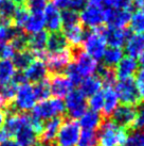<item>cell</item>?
<instances>
[{"instance_id":"1","label":"cell","mask_w":144,"mask_h":146,"mask_svg":"<svg viewBox=\"0 0 144 146\" xmlns=\"http://www.w3.org/2000/svg\"><path fill=\"white\" fill-rule=\"evenodd\" d=\"M126 128L118 125L112 119L102 122L96 134V143L100 146H124L127 142Z\"/></svg>"},{"instance_id":"2","label":"cell","mask_w":144,"mask_h":146,"mask_svg":"<svg viewBox=\"0 0 144 146\" xmlns=\"http://www.w3.org/2000/svg\"><path fill=\"white\" fill-rule=\"evenodd\" d=\"M36 104L37 99L33 91V86L30 83H24L17 88L13 102L4 110H8V114L26 113L32 110Z\"/></svg>"},{"instance_id":"3","label":"cell","mask_w":144,"mask_h":146,"mask_svg":"<svg viewBox=\"0 0 144 146\" xmlns=\"http://www.w3.org/2000/svg\"><path fill=\"white\" fill-rule=\"evenodd\" d=\"M65 113L64 102L60 98H48L41 102H38L32 109L33 117L44 123L51 118L60 117Z\"/></svg>"},{"instance_id":"4","label":"cell","mask_w":144,"mask_h":146,"mask_svg":"<svg viewBox=\"0 0 144 146\" xmlns=\"http://www.w3.org/2000/svg\"><path fill=\"white\" fill-rule=\"evenodd\" d=\"M82 48L85 53L94 59L96 61H100L103 59L104 52L107 48V44L105 41L103 29H94L90 32L86 33L84 37V41L82 43Z\"/></svg>"},{"instance_id":"5","label":"cell","mask_w":144,"mask_h":146,"mask_svg":"<svg viewBox=\"0 0 144 146\" xmlns=\"http://www.w3.org/2000/svg\"><path fill=\"white\" fill-rule=\"evenodd\" d=\"M81 127L75 119H67L62 123L55 141L58 146H76L80 140Z\"/></svg>"},{"instance_id":"6","label":"cell","mask_w":144,"mask_h":146,"mask_svg":"<svg viewBox=\"0 0 144 146\" xmlns=\"http://www.w3.org/2000/svg\"><path fill=\"white\" fill-rule=\"evenodd\" d=\"M115 90L119 100L123 105L135 106L142 100L136 86L135 80L132 78L126 79V80H119L116 83Z\"/></svg>"},{"instance_id":"7","label":"cell","mask_w":144,"mask_h":146,"mask_svg":"<svg viewBox=\"0 0 144 146\" xmlns=\"http://www.w3.org/2000/svg\"><path fill=\"white\" fill-rule=\"evenodd\" d=\"M65 98V112L68 113L71 119L80 118L87 110V99L79 90H72Z\"/></svg>"},{"instance_id":"8","label":"cell","mask_w":144,"mask_h":146,"mask_svg":"<svg viewBox=\"0 0 144 146\" xmlns=\"http://www.w3.org/2000/svg\"><path fill=\"white\" fill-rule=\"evenodd\" d=\"M73 52V62L72 65L74 66L76 72L79 73L82 79L86 77L96 75L99 69L98 61L92 59L90 56L85 53L83 50H72Z\"/></svg>"},{"instance_id":"9","label":"cell","mask_w":144,"mask_h":146,"mask_svg":"<svg viewBox=\"0 0 144 146\" xmlns=\"http://www.w3.org/2000/svg\"><path fill=\"white\" fill-rule=\"evenodd\" d=\"M80 23L83 27L91 30L101 28L105 24V10L86 4L79 13Z\"/></svg>"},{"instance_id":"10","label":"cell","mask_w":144,"mask_h":146,"mask_svg":"<svg viewBox=\"0 0 144 146\" xmlns=\"http://www.w3.org/2000/svg\"><path fill=\"white\" fill-rule=\"evenodd\" d=\"M72 60H73L72 49L68 48L60 52L47 54L45 63L47 65L49 73L55 75V74H62V72H65L66 67L71 63Z\"/></svg>"},{"instance_id":"11","label":"cell","mask_w":144,"mask_h":146,"mask_svg":"<svg viewBox=\"0 0 144 146\" xmlns=\"http://www.w3.org/2000/svg\"><path fill=\"white\" fill-rule=\"evenodd\" d=\"M14 137L19 146H34L37 143L38 134L33 128L30 114H22V124Z\"/></svg>"},{"instance_id":"12","label":"cell","mask_w":144,"mask_h":146,"mask_svg":"<svg viewBox=\"0 0 144 146\" xmlns=\"http://www.w3.org/2000/svg\"><path fill=\"white\" fill-rule=\"evenodd\" d=\"M47 40H48V32L46 30L28 35L27 49H29L35 56V59H39L43 61L46 60V58H47V52H46Z\"/></svg>"},{"instance_id":"13","label":"cell","mask_w":144,"mask_h":146,"mask_svg":"<svg viewBox=\"0 0 144 146\" xmlns=\"http://www.w3.org/2000/svg\"><path fill=\"white\" fill-rule=\"evenodd\" d=\"M132 12L122 9H105V24L108 27L118 29H125L129 24Z\"/></svg>"},{"instance_id":"14","label":"cell","mask_w":144,"mask_h":146,"mask_svg":"<svg viewBox=\"0 0 144 146\" xmlns=\"http://www.w3.org/2000/svg\"><path fill=\"white\" fill-rule=\"evenodd\" d=\"M50 85V92L55 98L66 97L72 90H73V83L65 74H55L52 75L51 79L49 80Z\"/></svg>"},{"instance_id":"15","label":"cell","mask_w":144,"mask_h":146,"mask_svg":"<svg viewBox=\"0 0 144 146\" xmlns=\"http://www.w3.org/2000/svg\"><path fill=\"white\" fill-rule=\"evenodd\" d=\"M139 68L138 60L129 56H124L115 67V75L119 80H126L132 78Z\"/></svg>"},{"instance_id":"16","label":"cell","mask_w":144,"mask_h":146,"mask_svg":"<svg viewBox=\"0 0 144 146\" xmlns=\"http://www.w3.org/2000/svg\"><path fill=\"white\" fill-rule=\"evenodd\" d=\"M45 27L49 32H58L62 29V11L56 8L54 4H47L44 11Z\"/></svg>"},{"instance_id":"17","label":"cell","mask_w":144,"mask_h":146,"mask_svg":"<svg viewBox=\"0 0 144 146\" xmlns=\"http://www.w3.org/2000/svg\"><path fill=\"white\" fill-rule=\"evenodd\" d=\"M48 68L45 61L35 59L31 64L28 66V68L24 70V77L28 82L37 83L43 80H46V77L48 75Z\"/></svg>"},{"instance_id":"18","label":"cell","mask_w":144,"mask_h":146,"mask_svg":"<svg viewBox=\"0 0 144 146\" xmlns=\"http://www.w3.org/2000/svg\"><path fill=\"white\" fill-rule=\"evenodd\" d=\"M111 115L112 121L116 124L126 128V127L132 126L134 124L135 116H136V109L134 108V106L119 105Z\"/></svg>"},{"instance_id":"19","label":"cell","mask_w":144,"mask_h":146,"mask_svg":"<svg viewBox=\"0 0 144 146\" xmlns=\"http://www.w3.org/2000/svg\"><path fill=\"white\" fill-rule=\"evenodd\" d=\"M103 34L107 46L117 48H122L129 36V33L126 29H118L111 27L103 29Z\"/></svg>"},{"instance_id":"20","label":"cell","mask_w":144,"mask_h":146,"mask_svg":"<svg viewBox=\"0 0 144 146\" xmlns=\"http://www.w3.org/2000/svg\"><path fill=\"white\" fill-rule=\"evenodd\" d=\"M124 46L127 56L137 59L144 51V33L129 34Z\"/></svg>"},{"instance_id":"21","label":"cell","mask_w":144,"mask_h":146,"mask_svg":"<svg viewBox=\"0 0 144 146\" xmlns=\"http://www.w3.org/2000/svg\"><path fill=\"white\" fill-rule=\"evenodd\" d=\"M62 123H63V121L60 117L51 118L49 121H46V123H44V125H43V129H41V132L39 134L40 141L52 144L55 141Z\"/></svg>"},{"instance_id":"22","label":"cell","mask_w":144,"mask_h":146,"mask_svg":"<svg viewBox=\"0 0 144 146\" xmlns=\"http://www.w3.org/2000/svg\"><path fill=\"white\" fill-rule=\"evenodd\" d=\"M69 44L66 37L63 33L52 32L48 34V40H47V47H46V52L47 54H52V53H57L60 51H64L68 49Z\"/></svg>"},{"instance_id":"23","label":"cell","mask_w":144,"mask_h":146,"mask_svg":"<svg viewBox=\"0 0 144 146\" xmlns=\"http://www.w3.org/2000/svg\"><path fill=\"white\" fill-rule=\"evenodd\" d=\"M79 85H80L79 91L85 97H90L103 89V82L99 77V75H92L84 78Z\"/></svg>"},{"instance_id":"24","label":"cell","mask_w":144,"mask_h":146,"mask_svg":"<svg viewBox=\"0 0 144 146\" xmlns=\"http://www.w3.org/2000/svg\"><path fill=\"white\" fill-rule=\"evenodd\" d=\"M103 122L102 116L99 112H96L93 110H86L84 114L79 118V125L81 129L83 130H90V131H96L99 129Z\"/></svg>"},{"instance_id":"25","label":"cell","mask_w":144,"mask_h":146,"mask_svg":"<svg viewBox=\"0 0 144 146\" xmlns=\"http://www.w3.org/2000/svg\"><path fill=\"white\" fill-rule=\"evenodd\" d=\"M102 92H103V97H104V107H103L102 113L106 116H109L118 108L120 100L118 98L117 92L113 86H104L102 89Z\"/></svg>"},{"instance_id":"26","label":"cell","mask_w":144,"mask_h":146,"mask_svg":"<svg viewBox=\"0 0 144 146\" xmlns=\"http://www.w3.org/2000/svg\"><path fill=\"white\" fill-rule=\"evenodd\" d=\"M63 29H64L63 34L65 35L69 45H71L73 47H79L82 45L86 32H85L84 27L81 25V23Z\"/></svg>"},{"instance_id":"27","label":"cell","mask_w":144,"mask_h":146,"mask_svg":"<svg viewBox=\"0 0 144 146\" xmlns=\"http://www.w3.org/2000/svg\"><path fill=\"white\" fill-rule=\"evenodd\" d=\"M35 60V56L29 49H24L21 51H17L11 59L13 65L16 70L24 72L28 68V66Z\"/></svg>"},{"instance_id":"28","label":"cell","mask_w":144,"mask_h":146,"mask_svg":"<svg viewBox=\"0 0 144 146\" xmlns=\"http://www.w3.org/2000/svg\"><path fill=\"white\" fill-rule=\"evenodd\" d=\"M124 57V50L117 47H107L103 56V62L106 67L115 68L118 63Z\"/></svg>"},{"instance_id":"29","label":"cell","mask_w":144,"mask_h":146,"mask_svg":"<svg viewBox=\"0 0 144 146\" xmlns=\"http://www.w3.org/2000/svg\"><path fill=\"white\" fill-rule=\"evenodd\" d=\"M45 28L44 14H31L29 16L28 21L24 26V30L27 34H34L39 31H43Z\"/></svg>"},{"instance_id":"30","label":"cell","mask_w":144,"mask_h":146,"mask_svg":"<svg viewBox=\"0 0 144 146\" xmlns=\"http://www.w3.org/2000/svg\"><path fill=\"white\" fill-rule=\"evenodd\" d=\"M129 28L134 33H144V8H138L130 15Z\"/></svg>"},{"instance_id":"31","label":"cell","mask_w":144,"mask_h":146,"mask_svg":"<svg viewBox=\"0 0 144 146\" xmlns=\"http://www.w3.org/2000/svg\"><path fill=\"white\" fill-rule=\"evenodd\" d=\"M16 69L11 60H0V84L11 82Z\"/></svg>"},{"instance_id":"32","label":"cell","mask_w":144,"mask_h":146,"mask_svg":"<svg viewBox=\"0 0 144 146\" xmlns=\"http://www.w3.org/2000/svg\"><path fill=\"white\" fill-rule=\"evenodd\" d=\"M9 43L11 44L13 49L15 50V52L17 51H21L27 49V43H28V34L24 32L22 29H19L17 33L9 41Z\"/></svg>"},{"instance_id":"33","label":"cell","mask_w":144,"mask_h":146,"mask_svg":"<svg viewBox=\"0 0 144 146\" xmlns=\"http://www.w3.org/2000/svg\"><path fill=\"white\" fill-rule=\"evenodd\" d=\"M32 86L37 102L50 98L51 92H50V85H49L48 80H43L40 82L34 83V85H32Z\"/></svg>"},{"instance_id":"34","label":"cell","mask_w":144,"mask_h":146,"mask_svg":"<svg viewBox=\"0 0 144 146\" xmlns=\"http://www.w3.org/2000/svg\"><path fill=\"white\" fill-rule=\"evenodd\" d=\"M29 16H30V13L27 11L24 5H17L12 18L13 26L16 27V28L22 29L27 21H28Z\"/></svg>"},{"instance_id":"35","label":"cell","mask_w":144,"mask_h":146,"mask_svg":"<svg viewBox=\"0 0 144 146\" xmlns=\"http://www.w3.org/2000/svg\"><path fill=\"white\" fill-rule=\"evenodd\" d=\"M80 23L79 12L74 10H64L62 11V28H67L70 26H73Z\"/></svg>"},{"instance_id":"36","label":"cell","mask_w":144,"mask_h":146,"mask_svg":"<svg viewBox=\"0 0 144 146\" xmlns=\"http://www.w3.org/2000/svg\"><path fill=\"white\" fill-rule=\"evenodd\" d=\"M24 5L31 14H41L47 7V0H24Z\"/></svg>"},{"instance_id":"37","label":"cell","mask_w":144,"mask_h":146,"mask_svg":"<svg viewBox=\"0 0 144 146\" xmlns=\"http://www.w3.org/2000/svg\"><path fill=\"white\" fill-rule=\"evenodd\" d=\"M98 72H99V77L101 78V80L103 82V85H105V86H113V84L116 83L117 80L113 69L104 66L103 68L98 69Z\"/></svg>"},{"instance_id":"38","label":"cell","mask_w":144,"mask_h":146,"mask_svg":"<svg viewBox=\"0 0 144 146\" xmlns=\"http://www.w3.org/2000/svg\"><path fill=\"white\" fill-rule=\"evenodd\" d=\"M96 131L90 130H82L81 131L79 146H96Z\"/></svg>"},{"instance_id":"39","label":"cell","mask_w":144,"mask_h":146,"mask_svg":"<svg viewBox=\"0 0 144 146\" xmlns=\"http://www.w3.org/2000/svg\"><path fill=\"white\" fill-rule=\"evenodd\" d=\"M87 104L90 107V110H93L96 112H102L103 111V107H104V97H103V92L101 90L100 92L92 95L89 97V100Z\"/></svg>"},{"instance_id":"40","label":"cell","mask_w":144,"mask_h":146,"mask_svg":"<svg viewBox=\"0 0 144 146\" xmlns=\"http://www.w3.org/2000/svg\"><path fill=\"white\" fill-rule=\"evenodd\" d=\"M17 5L11 0H1L0 2V16L12 19Z\"/></svg>"},{"instance_id":"41","label":"cell","mask_w":144,"mask_h":146,"mask_svg":"<svg viewBox=\"0 0 144 146\" xmlns=\"http://www.w3.org/2000/svg\"><path fill=\"white\" fill-rule=\"evenodd\" d=\"M134 5V0H106V8L130 10Z\"/></svg>"},{"instance_id":"42","label":"cell","mask_w":144,"mask_h":146,"mask_svg":"<svg viewBox=\"0 0 144 146\" xmlns=\"http://www.w3.org/2000/svg\"><path fill=\"white\" fill-rule=\"evenodd\" d=\"M126 144L132 146H144V129L136 130L134 133L128 135Z\"/></svg>"},{"instance_id":"43","label":"cell","mask_w":144,"mask_h":146,"mask_svg":"<svg viewBox=\"0 0 144 146\" xmlns=\"http://www.w3.org/2000/svg\"><path fill=\"white\" fill-rule=\"evenodd\" d=\"M132 127L136 130L144 129V104H141L136 109V116Z\"/></svg>"},{"instance_id":"44","label":"cell","mask_w":144,"mask_h":146,"mask_svg":"<svg viewBox=\"0 0 144 146\" xmlns=\"http://www.w3.org/2000/svg\"><path fill=\"white\" fill-rule=\"evenodd\" d=\"M19 28H16L14 26H11L9 28H4V27H0V44H2L4 42H9L12 38Z\"/></svg>"},{"instance_id":"45","label":"cell","mask_w":144,"mask_h":146,"mask_svg":"<svg viewBox=\"0 0 144 146\" xmlns=\"http://www.w3.org/2000/svg\"><path fill=\"white\" fill-rule=\"evenodd\" d=\"M14 54L15 50L13 49L9 42L0 44V60H11Z\"/></svg>"},{"instance_id":"46","label":"cell","mask_w":144,"mask_h":146,"mask_svg":"<svg viewBox=\"0 0 144 146\" xmlns=\"http://www.w3.org/2000/svg\"><path fill=\"white\" fill-rule=\"evenodd\" d=\"M135 83L138 89V92L140 94L141 99H144V68L138 69L136 73V79H135Z\"/></svg>"},{"instance_id":"47","label":"cell","mask_w":144,"mask_h":146,"mask_svg":"<svg viewBox=\"0 0 144 146\" xmlns=\"http://www.w3.org/2000/svg\"><path fill=\"white\" fill-rule=\"evenodd\" d=\"M88 0H69V9L74 11H81L87 4Z\"/></svg>"},{"instance_id":"48","label":"cell","mask_w":144,"mask_h":146,"mask_svg":"<svg viewBox=\"0 0 144 146\" xmlns=\"http://www.w3.org/2000/svg\"><path fill=\"white\" fill-rule=\"evenodd\" d=\"M87 4L96 7V8H100L105 10L106 9V0H88Z\"/></svg>"},{"instance_id":"49","label":"cell","mask_w":144,"mask_h":146,"mask_svg":"<svg viewBox=\"0 0 144 146\" xmlns=\"http://www.w3.org/2000/svg\"><path fill=\"white\" fill-rule=\"evenodd\" d=\"M0 146H19V145H18V143L16 141H14L12 139H9L7 141L0 143Z\"/></svg>"},{"instance_id":"50","label":"cell","mask_w":144,"mask_h":146,"mask_svg":"<svg viewBox=\"0 0 144 146\" xmlns=\"http://www.w3.org/2000/svg\"><path fill=\"white\" fill-rule=\"evenodd\" d=\"M9 139H11V137H10V135L1 128V129H0V143L4 142V141H7V140H9Z\"/></svg>"},{"instance_id":"51","label":"cell","mask_w":144,"mask_h":146,"mask_svg":"<svg viewBox=\"0 0 144 146\" xmlns=\"http://www.w3.org/2000/svg\"><path fill=\"white\" fill-rule=\"evenodd\" d=\"M5 116H7V112L3 109H0V129L2 128V126L5 121Z\"/></svg>"},{"instance_id":"52","label":"cell","mask_w":144,"mask_h":146,"mask_svg":"<svg viewBox=\"0 0 144 146\" xmlns=\"http://www.w3.org/2000/svg\"><path fill=\"white\" fill-rule=\"evenodd\" d=\"M138 63H139V65H141V66L144 68V51L138 57Z\"/></svg>"},{"instance_id":"53","label":"cell","mask_w":144,"mask_h":146,"mask_svg":"<svg viewBox=\"0 0 144 146\" xmlns=\"http://www.w3.org/2000/svg\"><path fill=\"white\" fill-rule=\"evenodd\" d=\"M34 146H52V144H49V143H46V142H38V143H36Z\"/></svg>"},{"instance_id":"54","label":"cell","mask_w":144,"mask_h":146,"mask_svg":"<svg viewBox=\"0 0 144 146\" xmlns=\"http://www.w3.org/2000/svg\"><path fill=\"white\" fill-rule=\"evenodd\" d=\"M11 1L14 2L16 5H24V0H11Z\"/></svg>"},{"instance_id":"55","label":"cell","mask_w":144,"mask_h":146,"mask_svg":"<svg viewBox=\"0 0 144 146\" xmlns=\"http://www.w3.org/2000/svg\"><path fill=\"white\" fill-rule=\"evenodd\" d=\"M124 146H132V145H128V144H125Z\"/></svg>"},{"instance_id":"56","label":"cell","mask_w":144,"mask_h":146,"mask_svg":"<svg viewBox=\"0 0 144 146\" xmlns=\"http://www.w3.org/2000/svg\"><path fill=\"white\" fill-rule=\"evenodd\" d=\"M0 2H1V0H0Z\"/></svg>"}]
</instances>
